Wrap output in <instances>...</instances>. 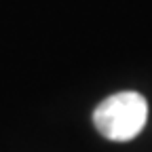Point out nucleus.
I'll list each match as a JSON object with an SVG mask.
<instances>
[{"label": "nucleus", "instance_id": "f257e3e1", "mask_svg": "<svg viewBox=\"0 0 152 152\" xmlns=\"http://www.w3.org/2000/svg\"><path fill=\"white\" fill-rule=\"evenodd\" d=\"M148 102L135 91H121L106 97L93 112V125L106 140L129 142L144 129Z\"/></svg>", "mask_w": 152, "mask_h": 152}]
</instances>
